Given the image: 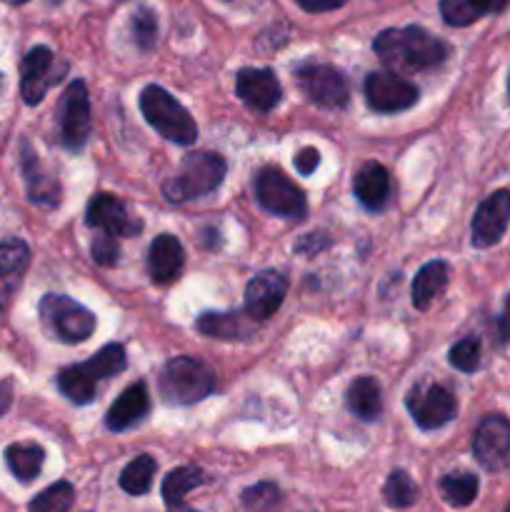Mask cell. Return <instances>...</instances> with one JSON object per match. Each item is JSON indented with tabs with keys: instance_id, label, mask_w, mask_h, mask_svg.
Here are the masks:
<instances>
[{
	"instance_id": "obj_37",
	"label": "cell",
	"mask_w": 510,
	"mask_h": 512,
	"mask_svg": "<svg viewBox=\"0 0 510 512\" xmlns=\"http://www.w3.org/2000/svg\"><path fill=\"white\" fill-rule=\"evenodd\" d=\"M330 245V238L325 233H310L300 238V243L295 245V253L298 255H315L320 250H325Z\"/></svg>"
},
{
	"instance_id": "obj_42",
	"label": "cell",
	"mask_w": 510,
	"mask_h": 512,
	"mask_svg": "<svg viewBox=\"0 0 510 512\" xmlns=\"http://www.w3.org/2000/svg\"><path fill=\"white\" fill-rule=\"evenodd\" d=\"M13 405V383L10 380H0V418L10 410Z\"/></svg>"
},
{
	"instance_id": "obj_13",
	"label": "cell",
	"mask_w": 510,
	"mask_h": 512,
	"mask_svg": "<svg viewBox=\"0 0 510 512\" xmlns=\"http://www.w3.org/2000/svg\"><path fill=\"white\" fill-rule=\"evenodd\" d=\"M473 455L490 473L503 470L510 460V420L503 415H485L475 428Z\"/></svg>"
},
{
	"instance_id": "obj_30",
	"label": "cell",
	"mask_w": 510,
	"mask_h": 512,
	"mask_svg": "<svg viewBox=\"0 0 510 512\" xmlns=\"http://www.w3.org/2000/svg\"><path fill=\"white\" fill-rule=\"evenodd\" d=\"M383 495H385V503H388L390 508L405 510L418 500L420 490L405 470H393V473L388 475V480H385Z\"/></svg>"
},
{
	"instance_id": "obj_4",
	"label": "cell",
	"mask_w": 510,
	"mask_h": 512,
	"mask_svg": "<svg viewBox=\"0 0 510 512\" xmlns=\"http://www.w3.org/2000/svg\"><path fill=\"white\" fill-rule=\"evenodd\" d=\"M140 110L150 128L158 130L170 143L193 145L198 140V125L193 115L160 85H145L140 93Z\"/></svg>"
},
{
	"instance_id": "obj_26",
	"label": "cell",
	"mask_w": 510,
	"mask_h": 512,
	"mask_svg": "<svg viewBox=\"0 0 510 512\" xmlns=\"http://www.w3.org/2000/svg\"><path fill=\"white\" fill-rule=\"evenodd\" d=\"M45 450L35 443H15L5 450V463L20 483H33L43 468Z\"/></svg>"
},
{
	"instance_id": "obj_35",
	"label": "cell",
	"mask_w": 510,
	"mask_h": 512,
	"mask_svg": "<svg viewBox=\"0 0 510 512\" xmlns=\"http://www.w3.org/2000/svg\"><path fill=\"white\" fill-rule=\"evenodd\" d=\"M280 493H278V485L273 483H258L253 488H248L243 493V505L253 512H270L278 503Z\"/></svg>"
},
{
	"instance_id": "obj_28",
	"label": "cell",
	"mask_w": 510,
	"mask_h": 512,
	"mask_svg": "<svg viewBox=\"0 0 510 512\" xmlns=\"http://www.w3.org/2000/svg\"><path fill=\"white\" fill-rule=\"evenodd\" d=\"M155 468L158 465H155V460L150 455H138L120 473V488L128 495H145L150 490V485H153Z\"/></svg>"
},
{
	"instance_id": "obj_12",
	"label": "cell",
	"mask_w": 510,
	"mask_h": 512,
	"mask_svg": "<svg viewBox=\"0 0 510 512\" xmlns=\"http://www.w3.org/2000/svg\"><path fill=\"white\" fill-rule=\"evenodd\" d=\"M63 73L65 65L55 68L53 50L45 48V45L30 48L20 63V95H23L25 105H38L50 90V85L58 83Z\"/></svg>"
},
{
	"instance_id": "obj_29",
	"label": "cell",
	"mask_w": 510,
	"mask_h": 512,
	"mask_svg": "<svg viewBox=\"0 0 510 512\" xmlns=\"http://www.w3.org/2000/svg\"><path fill=\"white\" fill-rule=\"evenodd\" d=\"M440 493L453 508H465L478 498V478L473 473H450L440 480Z\"/></svg>"
},
{
	"instance_id": "obj_36",
	"label": "cell",
	"mask_w": 510,
	"mask_h": 512,
	"mask_svg": "<svg viewBox=\"0 0 510 512\" xmlns=\"http://www.w3.org/2000/svg\"><path fill=\"white\" fill-rule=\"evenodd\" d=\"M90 255H93V260L98 265H115L120 255L118 238L108 233H98L95 235L93 245H90Z\"/></svg>"
},
{
	"instance_id": "obj_11",
	"label": "cell",
	"mask_w": 510,
	"mask_h": 512,
	"mask_svg": "<svg viewBox=\"0 0 510 512\" xmlns=\"http://www.w3.org/2000/svg\"><path fill=\"white\" fill-rule=\"evenodd\" d=\"M363 90L370 110L375 113H403L418 103L420 95L413 83L400 78L398 73H388V70L368 73Z\"/></svg>"
},
{
	"instance_id": "obj_5",
	"label": "cell",
	"mask_w": 510,
	"mask_h": 512,
	"mask_svg": "<svg viewBox=\"0 0 510 512\" xmlns=\"http://www.w3.org/2000/svg\"><path fill=\"white\" fill-rule=\"evenodd\" d=\"M160 395L168 405H193L215 390V373L195 358H170L160 370Z\"/></svg>"
},
{
	"instance_id": "obj_45",
	"label": "cell",
	"mask_w": 510,
	"mask_h": 512,
	"mask_svg": "<svg viewBox=\"0 0 510 512\" xmlns=\"http://www.w3.org/2000/svg\"><path fill=\"white\" fill-rule=\"evenodd\" d=\"M505 512H510V505H508V508H505Z\"/></svg>"
},
{
	"instance_id": "obj_23",
	"label": "cell",
	"mask_w": 510,
	"mask_h": 512,
	"mask_svg": "<svg viewBox=\"0 0 510 512\" xmlns=\"http://www.w3.org/2000/svg\"><path fill=\"white\" fill-rule=\"evenodd\" d=\"M198 333L218 340H245L255 333V320L248 318L245 310L240 313H205L195 323Z\"/></svg>"
},
{
	"instance_id": "obj_22",
	"label": "cell",
	"mask_w": 510,
	"mask_h": 512,
	"mask_svg": "<svg viewBox=\"0 0 510 512\" xmlns=\"http://www.w3.org/2000/svg\"><path fill=\"white\" fill-rule=\"evenodd\" d=\"M28 265L30 248L23 240H3L0 243V305L18 290Z\"/></svg>"
},
{
	"instance_id": "obj_25",
	"label": "cell",
	"mask_w": 510,
	"mask_h": 512,
	"mask_svg": "<svg viewBox=\"0 0 510 512\" xmlns=\"http://www.w3.org/2000/svg\"><path fill=\"white\" fill-rule=\"evenodd\" d=\"M345 400H348L350 413H353L355 418L365 420V423H370V420H375L383 413V393H380L378 380L370 378V375L355 378L353 383H350Z\"/></svg>"
},
{
	"instance_id": "obj_8",
	"label": "cell",
	"mask_w": 510,
	"mask_h": 512,
	"mask_svg": "<svg viewBox=\"0 0 510 512\" xmlns=\"http://www.w3.org/2000/svg\"><path fill=\"white\" fill-rule=\"evenodd\" d=\"M298 88L310 103L320 108H345L350 100V85L338 68L325 63H300L293 70Z\"/></svg>"
},
{
	"instance_id": "obj_31",
	"label": "cell",
	"mask_w": 510,
	"mask_h": 512,
	"mask_svg": "<svg viewBox=\"0 0 510 512\" xmlns=\"http://www.w3.org/2000/svg\"><path fill=\"white\" fill-rule=\"evenodd\" d=\"M73 498V485L60 480V483L45 488L40 495H35V498L30 500L28 512H68L70 505H73Z\"/></svg>"
},
{
	"instance_id": "obj_16",
	"label": "cell",
	"mask_w": 510,
	"mask_h": 512,
	"mask_svg": "<svg viewBox=\"0 0 510 512\" xmlns=\"http://www.w3.org/2000/svg\"><path fill=\"white\" fill-rule=\"evenodd\" d=\"M510 225V190H495L493 195L478 205L473 215V245L475 248H493L500 243Z\"/></svg>"
},
{
	"instance_id": "obj_10",
	"label": "cell",
	"mask_w": 510,
	"mask_h": 512,
	"mask_svg": "<svg viewBox=\"0 0 510 512\" xmlns=\"http://www.w3.org/2000/svg\"><path fill=\"white\" fill-rule=\"evenodd\" d=\"M58 128L60 143L68 150L78 153L88 143L90 135V98L83 80H73L65 88L58 105Z\"/></svg>"
},
{
	"instance_id": "obj_19",
	"label": "cell",
	"mask_w": 510,
	"mask_h": 512,
	"mask_svg": "<svg viewBox=\"0 0 510 512\" xmlns=\"http://www.w3.org/2000/svg\"><path fill=\"white\" fill-rule=\"evenodd\" d=\"M183 265H185V250L175 235L163 233L150 243L148 270L153 283L158 285L173 283V280H178V275L183 273Z\"/></svg>"
},
{
	"instance_id": "obj_18",
	"label": "cell",
	"mask_w": 510,
	"mask_h": 512,
	"mask_svg": "<svg viewBox=\"0 0 510 512\" xmlns=\"http://www.w3.org/2000/svg\"><path fill=\"white\" fill-rule=\"evenodd\" d=\"M20 170H23L25 178V190H28L30 203L38 205V208H55L60 203V183L58 178L48 175L40 165L38 155L30 148V143H20Z\"/></svg>"
},
{
	"instance_id": "obj_43",
	"label": "cell",
	"mask_w": 510,
	"mask_h": 512,
	"mask_svg": "<svg viewBox=\"0 0 510 512\" xmlns=\"http://www.w3.org/2000/svg\"><path fill=\"white\" fill-rule=\"evenodd\" d=\"M5 3H10V5H23V3H28V0H5Z\"/></svg>"
},
{
	"instance_id": "obj_33",
	"label": "cell",
	"mask_w": 510,
	"mask_h": 512,
	"mask_svg": "<svg viewBox=\"0 0 510 512\" xmlns=\"http://www.w3.org/2000/svg\"><path fill=\"white\" fill-rule=\"evenodd\" d=\"M450 365L460 373H475L480 368V340L463 338L450 348Z\"/></svg>"
},
{
	"instance_id": "obj_41",
	"label": "cell",
	"mask_w": 510,
	"mask_h": 512,
	"mask_svg": "<svg viewBox=\"0 0 510 512\" xmlns=\"http://www.w3.org/2000/svg\"><path fill=\"white\" fill-rule=\"evenodd\" d=\"M510 0H473V5L478 8L480 15H488V13H500V10L508 8Z\"/></svg>"
},
{
	"instance_id": "obj_17",
	"label": "cell",
	"mask_w": 510,
	"mask_h": 512,
	"mask_svg": "<svg viewBox=\"0 0 510 512\" xmlns=\"http://www.w3.org/2000/svg\"><path fill=\"white\" fill-rule=\"evenodd\" d=\"M235 93L243 100L248 108L258 110V113H268L283 98V88H280L278 78L273 70L268 68H243L235 75Z\"/></svg>"
},
{
	"instance_id": "obj_34",
	"label": "cell",
	"mask_w": 510,
	"mask_h": 512,
	"mask_svg": "<svg viewBox=\"0 0 510 512\" xmlns=\"http://www.w3.org/2000/svg\"><path fill=\"white\" fill-rule=\"evenodd\" d=\"M440 15L453 28H465L483 15L473 5V0H440Z\"/></svg>"
},
{
	"instance_id": "obj_1",
	"label": "cell",
	"mask_w": 510,
	"mask_h": 512,
	"mask_svg": "<svg viewBox=\"0 0 510 512\" xmlns=\"http://www.w3.org/2000/svg\"><path fill=\"white\" fill-rule=\"evenodd\" d=\"M373 50L383 65H388L390 73H420L445 63L450 55V45L445 40L418 25L383 30L375 35Z\"/></svg>"
},
{
	"instance_id": "obj_20",
	"label": "cell",
	"mask_w": 510,
	"mask_h": 512,
	"mask_svg": "<svg viewBox=\"0 0 510 512\" xmlns=\"http://www.w3.org/2000/svg\"><path fill=\"white\" fill-rule=\"evenodd\" d=\"M150 410V395H148V385L145 383H135L130 388H125L120 393V398L110 405L108 415H105V425L113 433H123V430L133 428L135 423L148 415Z\"/></svg>"
},
{
	"instance_id": "obj_9",
	"label": "cell",
	"mask_w": 510,
	"mask_h": 512,
	"mask_svg": "<svg viewBox=\"0 0 510 512\" xmlns=\"http://www.w3.org/2000/svg\"><path fill=\"white\" fill-rule=\"evenodd\" d=\"M405 408L413 415L420 430H438L448 425L458 413V400L443 385H415L405 395Z\"/></svg>"
},
{
	"instance_id": "obj_7",
	"label": "cell",
	"mask_w": 510,
	"mask_h": 512,
	"mask_svg": "<svg viewBox=\"0 0 510 512\" xmlns=\"http://www.w3.org/2000/svg\"><path fill=\"white\" fill-rule=\"evenodd\" d=\"M253 188L260 208L278 215V218L298 220L308 213L305 193L280 168L268 165V168L258 170V175L253 180Z\"/></svg>"
},
{
	"instance_id": "obj_24",
	"label": "cell",
	"mask_w": 510,
	"mask_h": 512,
	"mask_svg": "<svg viewBox=\"0 0 510 512\" xmlns=\"http://www.w3.org/2000/svg\"><path fill=\"white\" fill-rule=\"evenodd\" d=\"M450 280V268L443 260H430L423 268L415 273L413 288H410V295H413V305L418 310H428L430 305L435 303V298L443 295V290L448 288Z\"/></svg>"
},
{
	"instance_id": "obj_2",
	"label": "cell",
	"mask_w": 510,
	"mask_h": 512,
	"mask_svg": "<svg viewBox=\"0 0 510 512\" xmlns=\"http://www.w3.org/2000/svg\"><path fill=\"white\" fill-rule=\"evenodd\" d=\"M128 358H125V348L120 343H108L100 348L93 358L85 363L70 365V368L58 373V390L75 405H88L95 398L98 383L115 378L123 373Z\"/></svg>"
},
{
	"instance_id": "obj_47",
	"label": "cell",
	"mask_w": 510,
	"mask_h": 512,
	"mask_svg": "<svg viewBox=\"0 0 510 512\" xmlns=\"http://www.w3.org/2000/svg\"><path fill=\"white\" fill-rule=\"evenodd\" d=\"M0 85H3V78H0Z\"/></svg>"
},
{
	"instance_id": "obj_39",
	"label": "cell",
	"mask_w": 510,
	"mask_h": 512,
	"mask_svg": "<svg viewBox=\"0 0 510 512\" xmlns=\"http://www.w3.org/2000/svg\"><path fill=\"white\" fill-rule=\"evenodd\" d=\"M305 13H330V10L343 8L348 0H295Z\"/></svg>"
},
{
	"instance_id": "obj_6",
	"label": "cell",
	"mask_w": 510,
	"mask_h": 512,
	"mask_svg": "<svg viewBox=\"0 0 510 512\" xmlns=\"http://www.w3.org/2000/svg\"><path fill=\"white\" fill-rule=\"evenodd\" d=\"M38 313L43 328L65 345L85 343L98 325L95 315L68 295H45L38 305Z\"/></svg>"
},
{
	"instance_id": "obj_46",
	"label": "cell",
	"mask_w": 510,
	"mask_h": 512,
	"mask_svg": "<svg viewBox=\"0 0 510 512\" xmlns=\"http://www.w3.org/2000/svg\"><path fill=\"white\" fill-rule=\"evenodd\" d=\"M508 93H510V80H508Z\"/></svg>"
},
{
	"instance_id": "obj_3",
	"label": "cell",
	"mask_w": 510,
	"mask_h": 512,
	"mask_svg": "<svg viewBox=\"0 0 510 512\" xmlns=\"http://www.w3.org/2000/svg\"><path fill=\"white\" fill-rule=\"evenodd\" d=\"M225 173H228V163H225L223 155L200 150V153L188 155L183 160L178 175L165 180L163 195L170 203H185V200L203 198V195L215 193L220 188Z\"/></svg>"
},
{
	"instance_id": "obj_32",
	"label": "cell",
	"mask_w": 510,
	"mask_h": 512,
	"mask_svg": "<svg viewBox=\"0 0 510 512\" xmlns=\"http://www.w3.org/2000/svg\"><path fill=\"white\" fill-rule=\"evenodd\" d=\"M130 25H133V40L140 53H150L158 43V15L148 5H140L130 18Z\"/></svg>"
},
{
	"instance_id": "obj_27",
	"label": "cell",
	"mask_w": 510,
	"mask_h": 512,
	"mask_svg": "<svg viewBox=\"0 0 510 512\" xmlns=\"http://www.w3.org/2000/svg\"><path fill=\"white\" fill-rule=\"evenodd\" d=\"M203 483H205V473L200 468H193V465H183V468L170 470L163 480L165 505H168V508H180L185 495Z\"/></svg>"
},
{
	"instance_id": "obj_38",
	"label": "cell",
	"mask_w": 510,
	"mask_h": 512,
	"mask_svg": "<svg viewBox=\"0 0 510 512\" xmlns=\"http://www.w3.org/2000/svg\"><path fill=\"white\" fill-rule=\"evenodd\" d=\"M320 165V153L315 148H303L295 155V168L300 175H313L315 168Z\"/></svg>"
},
{
	"instance_id": "obj_15",
	"label": "cell",
	"mask_w": 510,
	"mask_h": 512,
	"mask_svg": "<svg viewBox=\"0 0 510 512\" xmlns=\"http://www.w3.org/2000/svg\"><path fill=\"white\" fill-rule=\"evenodd\" d=\"M285 293H288L285 275L278 273V270H263L255 278H250L248 288H245L243 310L255 323H263V320L273 318L278 313L285 300Z\"/></svg>"
},
{
	"instance_id": "obj_44",
	"label": "cell",
	"mask_w": 510,
	"mask_h": 512,
	"mask_svg": "<svg viewBox=\"0 0 510 512\" xmlns=\"http://www.w3.org/2000/svg\"><path fill=\"white\" fill-rule=\"evenodd\" d=\"M175 512H198V510H193V508H175Z\"/></svg>"
},
{
	"instance_id": "obj_14",
	"label": "cell",
	"mask_w": 510,
	"mask_h": 512,
	"mask_svg": "<svg viewBox=\"0 0 510 512\" xmlns=\"http://www.w3.org/2000/svg\"><path fill=\"white\" fill-rule=\"evenodd\" d=\"M85 223L90 228H98L100 233L115 235V238H133L143 230V223L135 215H130L123 200L113 193H98L90 198L88 210H85Z\"/></svg>"
},
{
	"instance_id": "obj_21",
	"label": "cell",
	"mask_w": 510,
	"mask_h": 512,
	"mask_svg": "<svg viewBox=\"0 0 510 512\" xmlns=\"http://www.w3.org/2000/svg\"><path fill=\"white\" fill-rule=\"evenodd\" d=\"M355 198L365 205L368 210H383L388 205L393 185H390V173L385 165L380 163H365L353 178Z\"/></svg>"
},
{
	"instance_id": "obj_40",
	"label": "cell",
	"mask_w": 510,
	"mask_h": 512,
	"mask_svg": "<svg viewBox=\"0 0 510 512\" xmlns=\"http://www.w3.org/2000/svg\"><path fill=\"white\" fill-rule=\"evenodd\" d=\"M498 338L503 345L510 343V295L505 298L503 313H500V318H498Z\"/></svg>"
}]
</instances>
